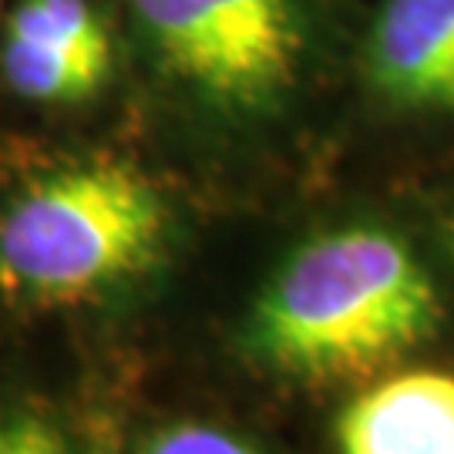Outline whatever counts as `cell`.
Returning a JSON list of instances; mask_svg holds the SVG:
<instances>
[{
    "mask_svg": "<svg viewBox=\"0 0 454 454\" xmlns=\"http://www.w3.org/2000/svg\"><path fill=\"white\" fill-rule=\"evenodd\" d=\"M441 317L411 246L384 226L354 223L293 249L249 309L243 347L300 384H350L414 354Z\"/></svg>",
    "mask_w": 454,
    "mask_h": 454,
    "instance_id": "6da1fadb",
    "label": "cell"
},
{
    "mask_svg": "<svg viewBox=\"0 0 454 454\" xmlns=\"http://www.w3.org/2000/svg\"><path fill=\"white\" fill-rule=\"evenodd\" d=\"M168 206L129 162L37 176L0 209V290L37 307L84 303L162 256Z\"/></svg>",
    "mask_w": 454,
    "mask_h": 454,
    "instance_id": "7a4b0ae2",
    "label": "cell"
},
{
    "mask_svg": "<svg viewBox=\"0 0 454 454\" xmlns=\"http://www.w3.org/2000/svg\"><path fill=\"white\" fill-rule=\"evenodd\" d=\"M152 67L195 112L270 125L303 91L320 0H121Z\"/></svg>",
    "mask_w": 454,
    "mask_h": 454,
    "instance_id": "3957f363",
    "label": "cell"
},
{
    "mask_svg": "<svg viewBox=\"0 0 454 454\" xmlns=\"http://www.w3.org/2000/svg\"><path fill=\"white\" fill-rule=\"evenodd\" d=\"M114 67V37L91 0H17L4 20L0 74L34 105L95 98Z\"/></svg>",
    "mask_w": 454,
    "mask_h": 454,
    "instance_id": "277c9868",
    "label": "cell"
},
{
    "mask_svg": "<svg viewBox=\"0 0 454 454\" xmlns=\"http://www.w3.org/2000/svg\"><path fill=\"white\" fill-rule=\"evenodd\" d=\"M367 91L397 114H454V0H380L360 44Z\"/></svg>",
    "mask_w": 454,
    "mask_h": 454,
    "instance_id": "5b68a950",
    "label": "cell"
},
{
    "mask_svg": "<svg viewBox=\"0 0 454 454\" xmlns=\"http://www.w3.org/2000/svg\"><path fill=\"white\" fill-rule=\"evenodd\" d=\"M340 454H454V373L407 371L357 394L337 421Z\"/></svg>",
    "mask_w": 454,
    "mask_h": 454,
    "instance_id": "8992f818",
    "label": "cell"
},
{
    "mask_svg": "<svg viewBox=\"0 0 454 454\" xmlns=\"http://www.w3.org/2000/svg\"><path fill=\"white\" fill-rule=\"evenodd\" d=\"M138 454H262L256 444L243 441L215 424H172L155 431Z\"/></svg>",
    "mask_w": 454,
    "mask_h": 454,
    "instance_id": "52a82bcc",
    "label": "cell"
},
{
    "mask_svg": "<svg viewBox=\"0 0 454 454\" xmlns=\"http://www.w3.org/2000/svg\"><path fill=\"white\" fill-rule=\"evenodd\" d=\"M0 454H71L65 434L27 411H0Z\"/></svg>",
    "mask_w": 454,
    "mask_h": 454,
    "instance_id": "ba28073f",
    "label": "cell"
},
{
    "mask_svg": "<svg viewBox=\"0 0 454 454\" xmlns=\"http://www.w3.org/2000/svg\"><path fill=\"white\" fill-rule=\"evenodd\" d=\"M451 253H454V229H451Z\"/></svg>",
    "mask_w": 454,
    "mask_h": 454,
    "instance_id": "9c48e42d",
    "label": "cell"
},
{
    "mask_svg": "<svg viewBox=\"0 0 454 454\" xmlns=\"http://www.w3.org/2000/svg\"><path fill=\"white\" fill-rule=\"evenodd\" d=\"M0 4H4V0H0Z\"/></svg>",
    "mask_w": 454,
    "mask_h": 454,
    "instance_id": "30bf717a",
    "label": "cell"
}]
</instances>
